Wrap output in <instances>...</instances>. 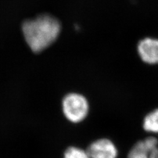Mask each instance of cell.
<instances>
[{
	"instance_id": "cell-1",
	"label": "cell",
	"mask_w": 158,
	"mask_h": 158,
	"mask_svg": "<svg viewBox=\"0 0 158 158\" xmlns=\"http://www.w3.org/2000/svg\"><path fill=\"white\" fill-rule=\"evenodd\" d=\"M61 24L49 15H42L28 19L22 24V31L27 45L34 53L45 50L56 41L60 34Z\"/></svg>"
},
{
	"instance_id": "cell-2",
	"label": "cell",
	"mask_w": 158,
	"mask_h": 158,
	"mask_svg": "<svg viewBox=\"0 0 158 158\" xmlns=\"http://www.w3.org/2000/svg\"><path fill=\"white\" fill-rule=\"evenodd\" d=\"M62 111L67 119L73 123H79L87 117L90 105L87 98L81 94L69 93L61 103Z\"/></svg>"
},
{
	"instance_id": "cell-3",
	"label": "cell",
	"mask_w": 158,
	"mask_h": 158,
	"mask_svg": "<svg viewBox=\"0 0 158 158\" xmlns=\"http://www.w3.org/2000/svg\"><path fill=\"white\" fill-rule=\"evenodd\" d=\"M90 158H117L116 146L107 138H100L92 142L86 150Z\"/></svg>"
},
{
	"instance_id": "cell-4",
	"label": "cell",
	"mask_w": 158,
	"mask_h": 158,
	"mask_svg": "<svg viewBox=\"0 0 158 158\" xmlns=\"http://www.w3.org/2000/svg\"><path fill=\"white\" fill-rule=\"evenodd\" d=\"M137 52L141 60L149 65L158 64V38L146 37L137 45Z\"/></svg>"
},
{
	"instance_id": "cell-5",
	"label": "cell",
	"mask_w": 158,
	"mask_h": 158,
	"mask_svg": "<svg viewBox=\"0 0 158 158\" xmlns=\"http://www.w3.org/2000/svg\"><path fill=\"white\" fill-rule=\"evenodd\" d=\"M158 146V140L154 136L137 142L128 152V158H150V152Z\"/></svg>"
},
{
	"instance_id": "cell-6",
	"label": "cell",
	"mask_w": 158,
	"mask_h": 158,
	"mask_svg": "<svg viewBox=\"0 0 158 158\" xmlns=\"http://www.w3.org/2000/svg\"><path fill=\"white\" fill-rule=\"evenodd\" d=\"M143 128L146 132L158 134V109L146 115L143 121Z\"/></svg>"
},
{
	"instance_id": "cell-7",
	"label": "cell",
	"mask_w": 158,
	"mask_h": 158,
	"mask_svg": "<svg viewBox=\"0 0 158 158\" xmlns=\"http://www.w3.org/2000/svg\"><path fill=\"white\" fill-rule=\"evenodd\" d=\"M63 158H90V157L86 150L76 146H71L65 150Z\"/></svg>"
},
{
	"instance_id": "cell-8",
	"label": "cell",
	"mask_w": 158,
	"mask_h": 158,
	"mask_svg": "<svg viewBox=\"0 0 158 158\" xmlns=\"http://www.w3.org/2000/svg\"><path fill=\"white\" fill-rule=\"evenodd\" d=\"M150 158H158V146L153 148L150 152Z\"/></svg>"
}]
</instances>
